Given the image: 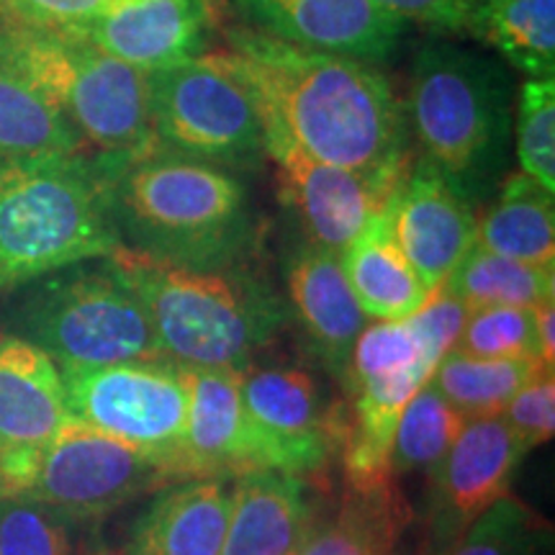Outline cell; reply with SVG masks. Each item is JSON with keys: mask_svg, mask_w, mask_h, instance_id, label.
Returning a JSON list of instances; mask_svg holds the SVG:
<instances>
[{"mask_svg": "<svg viewBox=\"0 0 555 555\" xmlns=\"http://www.w3.org/2000/svg\"><path fill=\"white\" fill-rule=\"evenodd\" d=\"M219 57L253 90L262 116L311 157L399 183L406 116L391 82L371 62L304 50L237 26Z\"/></svg>", "mask_w": 555, "mask_h": 555, "instance_id": "cell-1", "label": "cell"}, {"mask_svg": "<svg viewBox=\"0 0 555 555\" xmlns=\"http://www.w3.org/2000/svg\"><path fill=\"white\" fill-rule=\"evenodd\" d=\"M108 159L124 249L193 270L232 268L245 253L253 234L247 189L224 165L159 147Z\"/></svg>", "mask_w": 555, "mask_h": 555, "instance_id": "cell-2", "label": "cell"}, {"mask_svg": "<svg viewBox=\"0 0 555 555\" xmlns=\"http://www.w3.org/2000/svg\"><path fill=\"white\" fill-rule=\"evenodd\" d=\"M111 159L99 152L0 157V296L121 249Z\"/></svg>", "mask_w": 555, "mask_h": 555, "instance_id": "cell-3", "label": "cell"}, {"mask_svg": "<svg viewBox=\"0 0 555 555\" xmlns=\"http://www.w3.org/2000/svg\"><path fill=\"white\" fill-rule=\"evenodd\" d=\"M111 260L147 309L163 356L183 367L247 373L255 352L286 324L281 298L234 266L176 268L124 247Z\"/></svg>", "mask_w": 555, "mask_h": 555, "instance_id": "cell-4", "label": "cell"}, {"mask_svg": "<svg viewBox=\"0 0 555 555\" xmlns=\"http://www.w3.org/2000/svg\"><path fill=\"white\" fill-rule=\"evenodd\" d=\"M404 116L425 159L468 201L483 196L506 165L509 73L453 41H429L414 60Z\"/></svg>", "mask_w": 555, "mask_h": 555, "instance_id": "cell-5", "label": "cell"}, {"mask_svg": "<svg viewBox=\"0 0 555 555\" xmlns=\"http://www.w3.org/2000/svg\"><path fill=\"white\" fill-rule=\"evenodd\" d=\"M5 298L9 335L37 345L60 373L165 358L147 309L111 258L60 268Z\"/></svg>", "mask_w": 555, "mask_h": 555, "instance_id": "cell-6", "label": "cell"}, {"mask_svg": "<svg viewBox=\"0 0 555 555\" xmlns=\"http://www.w3.org/2000/svg\"><path fill=\"white\" fill-rule=\"evenodd\" d=\"M0 62L39 88L99 155L139 157L157 150L142 69L86 39L9 18H0Z\"/></svg>", "mask_w": 555, "mask_h": 555, "instance_id": "cell-7", "label": "cell"}, {"mask_svg": "<svg viewBox=\"0 0 555 555\" xmlns=\"http://www.w3.org/2000/svg\"><path fill=\"white\" fill-rule=\"evenodd\" d=\"M170 483L150 455L75 416L41 448L0 463V496L31 499L88 525Z\"/></svg>", "mask_w": 555, "mask_h": 555, "instance_id": "cell-8", "label": "cell"}, {"mask_svg": "<svg viewBox=\"0 0 555 555\" xmlns=\"http://www.w3.org/2000/svg\"><path fill=\"white\" fill-rule=\"evenodd\" d=\"M147 86L159 150L219 165L266 155L258 101L219 52L147 73Z\"/></svg>", "mask_w": 555, "mask_h": 555, "instance_id": "cell-9", "label": "cell"}, {"mask_svg": "<svg viewBox=\"0 0 555 555\" xmlns=\"http://www.w3.org/2000/svg\"><path fill=\"white\" fill-rule=\"evenodd\" d=\"M69 414L82 425L116 437L150 455L180 481L189 373L172 360H134L93 371L62 373Z\"/></svg>", "mask_w": 555, "mask_h": 555, "instance_id": "cell-10", "label": "cell"}, {"mask_svg": "<svg viewBox=\"0 0 555 555\" xmlns=\"http://www.w3.org/2000/svg\"><path fill=\"white\" fill-rule=\"evenodd\" d=\"M262 127L266 155L275 163L283 198L309 234V245L339 255L399 189L401 180L388 183L311 157L268 116H262Z\"/></svg>", "mask_w": 555, "mask_h": 555, "instance_id": "cell-11", "label": "cell"}, {"mask_svg": "<svg viewBox=\"0 0 555 555\" xmlns=\"http://www.w3.org/2000/svg\"><path fill=\"white\" fill-rule=\"evenodd\" d=\"M242 401L258 435L266 468L296 478L319 474L339 442V420L324 412L317 380L298 367L242 376Z\"/></svg>", "mask_w": 555, "mask_h": 555, "instance_id": "cell-12", "label": "cell"}, {"mask_svg": "<svg viewBox=\"0 0 555 555\" xmlns=\"http://www.w3.org/2000/svg\"><path fill=\"white\" fill-rule=\"evenodd\" d=\"M247 29L304 50L386 60L409 24L373 0H229Z\"/></svg>", "mask_w": 555, "mask_h": 555, "instance_id": "cell-13", "label": "cell"}, {"mask_svg": "<svg viewBox=\"0 0 555 555\" xmlns=\"http://www.w3.org/2000/svg\"><path fill=\"white\" fill-rule=\"evenodd\" d=\"M527 448L504 416L468 420L453 448L429 470L433 478V538L446 551L491 504L509 494Z\"/></svg>", "mask_w": 555, "mask_h": 555, "instance_id": "cell-14", "label": "cell"}, {"mask_svg": "<svg viewBox=\"0 0 555 555\" xmlns=\"http://www.w3.org/2000/svg\"><path fill=\"white\" fill-rule=\"evenodd\" d=\"M388 214L401 253L429 291L440 288L476 247L474 206L425 157L404 172Z\"/></svg>", "mask_w": 555, "mask_h": 555, "instance_id": "cell-15", "label": "cell"}, {"mask_svg": "<svg viewBox=\"0 0 555 555\" xmlns=\"http://www.w3.org/2000/svg\"><path fill=\"white\" fill-rule=\"evenodd\" d=\"M208 29V0H111L78 39L142 73H155L201 57Z\"/></svg>", "mask_w": 555, "mask_h": 555, "instance_id": "cell-16", "label": "cell"}, {"mask_svg": "<svg viewBox=\"0 0 555 555\" xmlns=\"http://www.w3.org/2000/svg\"><path fill=\"white\" fill-rule=\"evenodd\" d=\"M189 373V422H185L180 481L245 476L268 470L245 401L242 376L234 371L185 367Z\"/></svg>", "mask_w": 555, "mask_h": 555, "instance_id": "cell-17", "label": "cell"}, {"mask_svg": "<svg viewBox=\"0 0 555 555\" xmlns=\"http://www.w3.org/2000/svg\"><path fill=\"white\" fill-rule=\"evenodd\" d=\"M69 420L54 360L26 339L0 337V461L41 448Z\"/></svg>", "mask_w": 555, "mask_h": 555, "instance_id": "cell-18", "label": "cell"}, {"mask_svg": "<svg viewBox=\"0 0 555 555\" xmlns=\"http://www.w3.org/2000/svg\"><path fill=\"white\" fill-rule=\"evenodd\" d=\"M288 294L314 352L335 376L345 378L367 317L347 283L339 255L317 245L298 249L288 266Z\"/></svg>", "mask_w": 555, "mask_h": 555, "instance_id": "cell-19", "label": "cell"}, {"mask_svg": "<svg viewBox=\"0 0 555 555\" xmlns=\"http://www.w3.org/2000/svg\"><path fill=\"white\" fill-rule=\"evenodd\" d=\"M232 489L227 478L165 486L137 517L124 555H221Z\"/></svg>", "mask_w": 555, "mask_h": 555, "instance_id": "cell-20", "label": "cell"}, {"mask_svg": "<svg viewBox=\"0 0 555 555\" xmlns=\"http://www.w3.org/2000/svg\"><path fill=\"white\" fill-rule=\"evenodd\" d=\"M311 532L301 478L253 470L237 478L221 555H296Z\"/></svg>", "mask_w": 555, "mask_h": 555, "instance_id": "cell-21", "label": "cell"}, {"mask_svg": "<svg viewBox=\"0 0 555 555\" xmlns=\"http://www.w3.org/2000/svg\"><path fill=\"white\" fill-rule=\"evenodd\" d=\"M339 260L360 309L376 322L409 319L435 294L401 253L388 206L367 221L363 232L339 253Z\"/></svg>", "mask_w": 555, "mask_h": 555, "instance_id": "cell-22", "label": "cell"}, {"mask_svg": "<svg viewBox=\"0 0 555 555\" xmlns=\"http://www.w3.org/2000/svg\"><path fill=\"white\" fill-rule=\"evenodd\" d=\"M476 245L527 266L553 268V193L525 172L506 178L496 204L483 214L481 221H476Z\"/></svg>", "mask_w": 555, "mask_h": 555, "instance_id": "cell-23", "label": "cell"}, {"mask_svg": "<svg viewBox=\"0 0 555 555\" xmlns=\"http://www.w3.org/2000/svg\"><path fill=\"white\" fill-rule=\"evenodd\" d=\"M470 34L532 80H553L555 0H478Z\"/></svg>", "mask_w": 555, "mask_h": 555, "instance_id": "cell-24", "label": "cell"}, {"mask_svg": "<svg viewBox=\"0 0 555 555\" xmlns=\"http://www.w3.org/2000/svg\"><path fill=\"white\" fill-rule=\"evenodd\" d=\"M406 509L397 486L347 494L335 519L311 527L296 555H393V545L404 530Z\"/></svg>", "mask_w": 555, "mask_h": 555, "instance_id": "cell-25", "label": "cell"}, {"mask_svg": "<svg viewBox=\"0 0 555 555\" xmlns=\"http://www.w3.org/2000/svg\"><path fill=\"white\" fill-rule=\"evenodd\" d=\"M88 150L67 116L16 69L0 62V157Z\"/></svg>", "mask_w": 555, "mask_h": 555, "instance_id": "cell-26", "label": "cell"}, {"mask_svg": "<svg viewBox=\"0 0 555 555\" xmlns=\"http://www.w3.org/2000/svg\"><path fill=\"white\" fill-rule=\"evenodd\" d=\"M551 371L530 358H470L448 352L433 373V384L463 420L499 416L512 397L538 373Z\"/></svg>", "mask_w": 555, "mask_h": 555, "instance_id": "cell-27", "label": "cell"}, {"mask_svg": "<svg viewBox=\"0 0 555 555\" xmlns=\"http://www.w3.org/2000/svg\"><path fill=\"white\" fill-rule=\"evenodd\" d=\"M450 294L470 309L522 307L535 309L553 301L555 268H538L474 247L446 283Z\"/></svg>", "mask_w": 555, "mask_h": 555, "instance_id": "cell-28", "label": "cell"}, {"mask_svg": "<svg viewBox=\"0 0 555 555\" xmlns=\"http://www.w3.org/2000/svg\"><path fill=\"white\" fill-rule=\"evenodd\" d=\"M463 427L466 420L448 404L433 380H427L399 416L391 446V474L399 476L420 468L433 470L453 448Z\"/></svg>", "mask_w": 555, "mask_h": 555, "instance_id": "cell-29", "label": "cell"}, {"mask_svg": "<svg viewBox=\"0 0 555 555\" xmlns=\"http://www.w3.org/2000/svg\"><path fill=\"white\" fill-rule=\"evenodd\" d=\"M547 525L515 496H502L466 527L442 555H547Z\"/></svg>", "mask_w": 555, "mask_h": 555, "instance_id": "cell-30", "label": "cell"}, {"mask_svg": "<svg viewBox=\"0 0 555 555\" xmlns=\"http://www.w3.org/2000/svg\"><path fill=\"white\" fill-rule=\"evenodd\" d=\"M86 527L31 499L0 496V555H88Z\"/></svg>", "mask_w": 555, "mask_h": 555, "instance_id": "cell-31", "label": "cell"}, {"mask_svg": "<svg viewBox=\"0 0 555 555\" xmlns=\"http://www.w3.org/2000/svg\"><path fill=\"white\" fill-rule=\"evenodd\" d=\"M517 163L545 191H555V80H527L517 95Z\"/></svg>", "mask_w": 555, "mask_h": 555, "instance_id": "cell-32", "label": "cell"}, {"mask_svg": "<svg viewBox=\"0 0 555 555\" xmlns=\"http://www.w3.org/2000/svg\"><path fill=\"white\" fill-rule=\"evenodd\" d=\"M455 352L470 358H530L538 360L535 309L483 307L470 309Z\"/></svg>", "mask_w": 555, "mask_h": 555, "instance_id": "cell-33", "label": "cell"}, {"mask_svg": "<svg viewBox=\"0 0 555 555\" xmlns=\"http://www.w3.org/2000/svg\"><path fill=\"white\" fill-rule=\"evenodd\" d=\"M111 0H0V16L31 29L78 37Z\"/></svg>", "mask_w": 555, "mask_h": 555, "instance_id": "cell-34", "label": "cell"}, {"mask_svg": "<svg viewBox=\"0 0 555 555\" xmlns=\"http://www.w3.org/2000/svg\"><path fill=\"white\" fill-rule=\"evenodd\" d=\"M504 422L530 453L553 437L555 427V380L553 371L538 373L504 406Z\"/></svg>", "mask_w": 555, "mask_h": 555, "instance_id": "cell-35", "label": "cell"}, {"mask_svg": "<svg viewBox=\"0 0 555 555\" xmlns=\"http://www.w3.org/2000/svg\"><path fill=\"white\" fill-rule=\"evenodd\" d=\"M468 307L455 298L446 286H440L429 296V301L416 314L406 319L409 327L420 337L422 347L427 356L440 363L448 352L455 350L457 337H461L463 327H466Z\"/></svg>", "mask_w": 555, "mask_h": 555, "instance_id": "cell-36", "label": "cell"}, {"mask_svg": "<svg viewBox=\"0 0 555 555\" xmlns=\"http://www.w3.org/2000/svg\"><path fill=\"white\" fill-rule=\"evenodd\" d=\"M393 16L433 26L437 31H470L478 0H373Z\"/></svg>", "mask_w": 555, "mask_h": 555, "instance_id": "cell-37", "label": "cell"}, {"mask_svg": "<svg viewBox=\"0 0 555 555\" xmlns=\"http://www.w3.org/2000/svg\"><path fill=\"white\" fill-rule=\"evenodd\" d=\"M535 337H538V358L545 367L555 363V307L553 301L535 307Z\"/></svg>", "mask_w": 555, "mask_h": 555, "instance_id": "cell-38", "label": "cell"}]
</instances>
